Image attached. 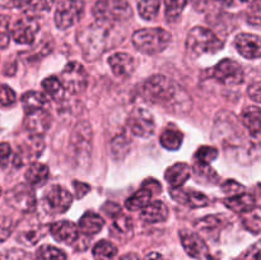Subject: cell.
Returning <instances> with one entry per match:
<instances>
[{
	"instance_id": "6da1fadb",
	"label": "cell",
	"mask_w": 261,
	"mask_h": 260,
	"mask_svg": "<svg viewBox=\"0 0 261 260\" xmlns=\"http://www.w3.org/2000/svg\"><path fill=\"white\" fill-rule=\"evenodd\" d=\"M142 96L150 103L166 107L167 111H188L191 107L189 94L175 82L161 74L152 75L143 83Z\"/></svg>"
},
{
	"instance_id": "7a4b0ae2",
	"label": "cell",
	"mask_w": 261,
	"mask_h": 260,
	"mask_svg": "<svg viewBox=\"0 0 261 260\" xmlns=\"http://www.w3.org/2000/svg\"><path fill=\"white\" fill-rule=\"evenodd\" d=\"M109 27V24L96 22L86 27L79 33L78 42L86 60H96L107 50L110 38Z\"/></svg>"
},
{
	"instance_id": "3957f363",
	"label": "cell",
	"mask_w": 261,
	"mask_h": 260,
	"mask_svg": "<svg viewBox=\"0 0 261 260\" xmlns=\"http://www.w3.org/2000/svg\"><path fill=\"white\" fill-rule=\"evenodd\" d=\"M223 41L213 31L200 25L194 27L186 38V50L194 58L205 54H217L223 48Z\"/></svg>"
},
{
	"instance_id": "277c9868",
	"label": "cell",
	"mask_w": 261,
	"mask_h": 260,
	"mask_svg": "<svg viewBox=\"0 0 261 260\" xmlns=\"http://www.w3.org/2000/svg\"><path fill=\"white\" fill-rule=\"evenodd\" d=\"M171 42V33L163 28H143L135 31L133 43L135 48L145 55H155L167 48Z\"/></svg>"
},
{
	"instance_id": "5b68a950",
	"label": "cell",
	"mask_w": 261,
	"mask_h": 260,
	"mask_svg": "<svg viewBox=\"0 0 261 260\" xmlns=\"http://www.w3.org/2000/svg\"><path fill=\"white\" fill-rule=\"evenodd\" d=\"M92 13L96 22L111 25L132 17V8L126 0H97Z\"/></svg>"
},
{
	"instance_id": "8992f818",
	"label": "cell",
	"mask_w": 261,
	"mask_h": 260,
	"mask_svg": "<svg viewBox=\"0 0 261 260\" xmlns=\"http://www.w3.org/2000/svg\"><path fill=\"white\" fill-rule=\"evenodd\" d=\"M211 78L224 86H239L244 82V69L232 59H223L209 71Z\"/></svg>"
},
{
	"instance_id": "52a82bcc",
	"label": "cell",
	"mask_w": 261,
	"mask_h": 260,
	"mask_svg": "<svg viewBox=\"0 0 261 260\" xmlns=\"http://www.w3.org/2000/svg\"><path fill=\"white\" fill-rule=\"evenodd\" d=\"M60 82L65 91L71 94H78L87 88L88 74L81 63L71 61L63 69Z\"/></svg>"
},
{
	"instance_id": "ba28073f",
	"label": "cell",
	"mask_w": 261,
	"mask_h": 260,
	"mask_svg": "<svg viewBox=\"0 0 261 260\" xmlns=\"http://www.w3.org/2000/svg\"><path fill=\"white\" fill-rule=\"evenodd\" d=\"M5 200L13 209L22 213H31L35 211L37 205L35 191L28 184H19L10 189L7 193Z\"/></svg>"
},
{
	"instance_id": "9c48e42d",
	"label": "cell",
	"mask_w": 261,
	"mask_h": 260,
	"mask_svg": "<svg viewBox=\"0 0 261 260\" xmlns=\"http://www.w3.org/2000/svg\"><path fill=\"white\" fill-rule=\"evenodd\" d=\"M84 4L81 0H63L55 10V24L60 30H68L81 20Z\"/></svg>"
},
{
	"instance_id": "30bf717a",
	"label": "cell",
	"mask_w": 261,
	"mask_h": 260,
	"mask_svg": "<svg viewBox=\"0 0 261 260\" xmlns=\"http://www.w3.org/2000/svg\"><path fill=\"white\" fill-rule=\"evenodd\" d=\"M70 147L75 160H89L92 153V129L88 122H79L71 134Z\"/></svg>"
},
{
	"instance_id": "8fae6325",
	"label": "cell",
	"mask_w": 261,
	"mask_h": 260,
	"mask_svg": "<svg viewBox=\"0 0 261 260\" xmlns=\"http://www.w3.org/2000/svg\"><path fill=\"white\" fill-rule=\"evenodd\" d=\"M73 203V195L61 185H53L43 195V205L53 214H63Z\"/></svg>"
},
{
	"instance_id": "7c38bea8",
	"label": "cell",
	"mask_w": 261,
	"mask_h": 260,
	"mask_svg": "<svg viewBox=\"0 0 261 260\" xmlns=\"http://www.w3.org/2000/svg\"><path fill=\"white\" fill-rule=\"evenodd\" d=\"M38 31H40V23L35 15L25 14L10 28V37L20 45H31L35 42Z\"/></svg>"
},
{
	"instance_id": "4fadbf2b",
	"label": "cell",
	"mask_w": 261,
	"mask_h": 260,
	"mask_svg": "<svg viewBox=\"0 0 261 260\" xmlns=\"http://www.w3.org/2000/svg\"><path fill=\"white\" fill-rule=\"evenodd\" d=\"M129 130L139 138H149L154 134L155 121L152 112L147 109H135L127 120Z\"/></svg>"
},
{
	"instance_id": "5bb4252c",
	"label": "cell",
	"mask_w": 261,
	"mask_h": 260,
	"mask_svg": "<svg viewBox=\"0 0 261 260\" xmlns=\"http://www.w3.org/2000/svg\"><path fill=\"white\" fill-rule=\"evenodd\" d=\"M45 144L41 138V135H31L25 142L22 143L19 147V150L13 155V165L20 167L25 162H35L41 154Z\"/></svg>"
},
{
	"instance_id": "9a60e30c",
	"label": "cell",
	"mask_w": 261,
	"mask_h": 260,
	"mask_svg": "<svg viewBox=\"0 0 261 260\" xmlns=\"http://www.w3.org/2000/svg\"><path fill=\"white\" fill-rule=\"evenodd\" d=\"M178 236H180L184 250L189 256L194 257V259H204V257L209 256V247L205 241L201 239L200 235L193 231H188V229H182L180 231Z\"/></svg>"
},
{
	"instance_id": "2e32d148",
	"label": "cell",
	"mask_w": 261,
	"mask_h": 260,
	"mask_svg": "<svg viewBox=\"0 0 261 260\" xmlns=\"http://www.w3.org/2000/svg\"><path fill=\"white\" fill-rule=\"evenodd\" d=\"M171 196L175 201L190 208H203L209 204V198L205 194L196 191L194 189L185 188H171Z\"/></svg>"
},
{
	"instance_id": "e0dca14e",
	"label": "cell",
	"mask_w": 261,
	"mask_h": 260,
	"mask_svg": "<svg viewBox=\"0 0 261 260\" xmlns=\"http://www.w3.org/2000/svg\"><path fill=\"white\" fill-rule=\"evenodd\" d=\"M53 4L54 0H0V8H18L28 15L48 12Z\"/></svg>"
},
{
	"instance_id": "ac0fdd59",
	"label": "cell",
	"mask_w": 261,
	"mask_h": 260,
	"mask_svg": "<svg viewBox=\"0 0 261 260\" xmlns=\"http://www.w3.org/2000/svg\"><path fill=\"white\" fill-rule=\"evenodd\" d=\"M234 46L240 55L249 60H256L260 58V37L252 33H240L234 38Z\"/></svg>"
},
{
	"instance_id": "d6986e66",
	"label": "cell",
	"mask_w": 261,
	"mask_h": 260,
	"mask_svg": "<svg viewBox=\"0 0 261 260\" xmlns=\"http://www.w3.org/2000/svg\"><path fill=\"white\" fill-rule=\"evenodd\" d=\"M50 233L56 241L71 245L79 239V229L75 223L70 221H59L50 226Z\"/></svg>"
},
{
	"instance_id": "ffe728a7",
	"label": "cell",
	"mask_w": 261,
	"mask_h": 260,
	"mask_svg": "<svg viewBox=\"0 0 261 260\" xmlns=\"http://www.w3.org/2000/svg\"><path fill=\"white\" fill-rule=\"evenodd\" d=\"M109 65L112 73L120 78L130 76L135 70V60L126 53H115L109 58Z\"/></svg>"
},
{
	"instance_id": "44dd1931",
	"label": "cell",
	"mask_w": 261,
	"mask_h": 260,
	"mask_svg": "<svg viewBox=\"0 0 261 260\" xmlns=\"http://www.w3.org/2000/svg\"><path fill=\"white\" fill-rule=\"evenodd\" d=\"M47 228L40 223H23L17 233L18 241L25 246H35L45 237Z\"/></svg>"
},
{
	"instance_id": "7402d4cb",
	"label": "cell",
	"mask_w": 261,
	"mask_h": 260,
	"mask_svg": "<svg viewBox=\"0 0 261 260\" xmlns=\"http://www.w3.org/2000/svg\"><path fill=\"white\" fill-rule=\"evenodd\" d=\"M224 205L234 213L244 214L252 211L256 206V199L252 194L242 191V193L234 194V195L224 199Z\"/></svg>"
},
{
	"instance_id": "603a6c76",
	"label": "cell",
	"mask_w": 261,
	"mask_h": 260,
	"mask_svg": "<svg viewBox=\"0 0 261 260\" xmlns=\"http://www.w3.org/2000/svg\"><path fill=\"white\" fill-rule=\"evenodd\" d=\"M51 115L46 109L38 110V111L27 114L24 125L31 135H41L50 127Z\"/></svg>"
},
{
	"instance_id": "cb8c5ba5",
	"label": "cell",
	"mask_w": 261,
	"mask_h": 260,
	"mask_svg": "<svg viewBox=\"0 0 261 260\" xmlns=\"http://www.w3.org/2000/svg\"><path fill=\"white\" fill-rule=\"evenodd\" d=\"M168 218V208L163 201L153 200L140 211V219L147 223H160Z\"/></svg>"
},
{
	"instance_id": "d4e9b609",
	"label": "cell",
	"mask_w": 261,
	"mask_h": 260,
	"mask_svg": "<svg viewBox=\"0 0 261 260\" xmlns=\"http://www.w3.org/2000/svg\"><path fill=\"white\" fill-rule=\"evenodd\" d=\"M191 175V167L185 162H177L168 167L165 172V178L171 188H181Z\"/></svg>"
},
{
	"instance_id": "484cf974",
	"label": "cell",
	"mask_w": 261,
	"mask_h": 260,
	"mask_svg": "<svg viewBox=\"0 0 261 260\" xmlns=\"http://www.w3.org/2000/svg\"><path fill=\"white\" fill-rule=\"evenodd\" d=\"M242 126L249 130L251 139L259 140L260 138V109L259 106L247 107L241 115Z\"/></svg>"
},
{
	"instance_id": "4316f807",
	"label": "cell",
	"mask_w": 261,
	"mask_h": 260,
	"mask_svg": "<svg viewBox=\"0 0 261 260\" xmlns=\"http://www.w3.org/2000/svg\"><path fill=\"white\" fill-rule=\"evenodd\" d=\"M103 226L105 221L99 214L94 213V212H87L79 219L78 229L81 232H83L84 235H87V236H93V235L101 232Z\"/></svg>"
},
{
	"instance_id": "83f0119b",
	"label": "cell",
	"mask_w": 261,
	"mask_h": 260,
	"mask_svg": "<svg viewBox=\"0 0 261 260\" xmlns=\"http://www.w3.org/2000/svg\"><path fill=\"white\" fill-rule=\"evenodd\" d=\"M48 176H50V171L47 166L40 162H33L25 171L24 177L28 185L42 186L47 183Z\"/></svg>"
},
{
	"instance_id": "f1b7e54d",
	"label": "cell",
	"mask_w": 261,
	"mask_h": 260,
	"mask_svg": "<svg viewBox=\"0 0 261 260\" xmlns=\"http://www.w3.org/2000/svg\"><path fill=\"white\" fill-rule=\"evenodd\" d=\"M48 105L47 97L41 92L30 91L22 96V106L25 114H32L38 110L46 109Z\"/></svg>"
},
{
	"instance_id": "f546056e",
	"label": "cell",
	"mask_w": 261,
	"mask_h": 260,
	"mask_svg": "<svg viewBox=\"0 0 261 260\" xmlns=\"http://www.w3.org/2000/svg\"><path fill=\"white\" fill-rule=\"evenodd\" d=\"M152 195L153 191L149 188H147L145 185H143V188L140 190H138L137 193L133 194L130 198L126 199L125 201V206L126 209H129L130 212H137L142 211L144 206H147L148 204L152 201Z\"/></svg>"
},
{
	"instance_id": "4dcf8cb0",
	"label": "cell",
	"mask_w": 261,
	"mask_h": 260,
	"mask_svg": "<svg viewBox=\"0 0 261 260\" xmlns=\"http://www.w3.org/2000/svg\"><path fill=\"white\" fill-rule=\"evenodd\" d=\"M182 132L180 129H177V127L172 126V125L166 127L160 137V142L162 144V147L168 150H177L182 145Z\"/></svg>"
},
{
	"instance_id": "1f68e13d",
	"label": "cell",
	"mask_w": 261,
	"mask_h": 260,
	"mask_svg": "<svg viewBox=\"0 0 261 260\" xmlns=\"http://www.w3.org/2000/svg\"><path fill=\"white\" fill-rule=\"evenodd\" d=\"M42 88L45 91V93L50 97L51 99H55V101H60L64 98V94H65V89H64L63 84H61L60 79L56 78V76L51 75L47 76L42 81Z\"/></svg>"
},
{
	"instance_id": "d6a6232c",
	"label": "cell",
	"mask_w": 261,
	"mask_h": 260,
	"mask_svg": "<svg viewBox=\"0 0 261 260\" xmlns=\"http://www.w3.org/2000/svg\"><path fill=\"white\" fill-rule=\"evenodd\" d=\"M92 254L96 260H112L117 255V247L109 240H101L93 246Z\"/></svg>"
},
{
	"instance_id": "836d02e7",
	"label": "cell",
	"mask_w": 261,
	"mask_h": 260,
	"mask_svg": "<svg viewBox=\"0 0 261 260\" xmlns=\"http://www.w3.org/2000/svg\"><path fill=\"white\" fill-rule=\"evenodd\" d=\"M137 7L143 19L152 20L160 12L161 0H137Z\"/></svg>"
},
{
	"instance_id": "e575fe53",
	"label": "cell",
	"mask_w": 261,
	"mask_h": 260,
	"mask_svg": "<svg viewBox=\"0 0 261 260\" xmlns=\"http://www.w3.org/2000/svg\"><path fill=\"white\" fill-rule=\"evenodd\" d=\"M189 0H165V15L167 22H176L182 14Z\"/></svg>"
},
{
	"instance_id": "d590c367",
	"label": "cell",
	"mask_w": 261,
	"mask_h": 260,
	"mask_svg": "<svg viewBox=\"0 0 261 260\" xmlns=\"http://www.w3.org/2000/svg\"><path fill=\"white\" fill-rule=\"evenodd\" d=\"M37 260H66V255L63 250L53 245H42L36 252Z\"/></svg>"
},
{
	"instance_id": "8d00e7d4",
	"label": "cell",
	"mask_w": 261,
	"mask_h": 260,
	"mask_svg": "<svg viewBox=\"0 0 261 260\" xmlns=\"http://www.w3.org/2000/svg\"><path fill=\"white\" fill-rule=\"evenodd\" d=\"M218 157V150L217 148L211 145H203L199 148L195 153V163L201 166H208Z\"/></svg>"
},
{
	"instance_id": "74e56055",
	"label": "cell",
	"mask_w": 261,
	"mask_h": 260,
	"mask_svg": "<svg viewBox=\"0 0 261 260\" xmlns=\"http://www.w3.org/2000/svg\"><path fill=\"white\" fill-rule=\"evenodd\" d=\"M242 222H244V226L246 227L249 231H251L254 235H259L260 227H261L259 208H257V206H255L252 211L247 212V213H244Z\"/></svg>"
},
{
	"instance_id": "f35d334b",
	"label": "cell",
	"mask_w": 261,
	"mask_h": 260,
	"mask_svg": "<svg viewBox=\"0 0 261 260\" xmlns=\"http://www.w3.org/2000/svg\"><path fill=\"white\" fill-rule=\"evenodd\" d=\"M114 229L119 235H132L133 232V221L125 214L119 213L114 217Z\"/></svg>"
},
{
	"instance_id": "ab89813d",
	"label": "cell",
	"mask_w": 261,
	"mask_h": 260,
	"mask_svg": "<svg viewBox=\"0 0 261 260\" xmlns=\"http://www.w3.org/2000/svg\"><path fill=\"white\" fill-rule=\"evenodd\" d=\"M129 150V143H127V138L125 137H117L112 140L111 143V153L115 158H121Z\"/></svg>"
},
{
	"instance_id": "60d3db41",
	"label": "cell",
	"mask_w": 261,
	"mask_h": 260,
	"mask_svg": "<svg viewBox=\"0 0 261 260\" xmlns=\"http://www.w3.org/2000/svg\"><path fill=\"white\" fill-rule=\"evenodd\" d=\"M17 101V94L7 84H0V106L10 107Z\"/></svg>"
},
{
	"instance_id": "b9f144b4",
	"label": "cell",
	"mask_w": 261,
	"mask_h": 260,
	"mask_svg": "<svg viewBox=\"0 0 261 260\" xmlns=\"http://www.w3.org/2000/svg\"><path fill=\"white\" fill-rule=\"evenodd\" d=\"M194 173H195L196 178L200 181H209V183H212V181H214L217 178V173L214 172L213 168H211V165L201 166L195 163V166H194Z\"/></svg>"
},
{
	"instance_id": "7bdbcfd3",
	"label": "cell",
	"mask_w": 261,
	"mask_h": 260,
	"mask_svg": "<svg viewBox=\"0 0 261 260\" xmlns=\"http://www.w3.org/2000/svg\"><path fill=\"white\" fill-rule=\"evenodd\" d=\"M221 222L222 221L221 218H219V216H206L204 217L203 219H200V221H198V223H196L195 226L196 228L200 229V231L209 232L221 226Z\"/></svg>"
},
{
	"instance_id": "ee69618b",
	"label": "cell",
	"mask_w": 261,
	"mask_h": 260,
	"mask_svg": "<svg viewBox=\"0 0 261 260\" xmlns=\"http://www.w3.org/2000/svg\"><path fill=\"white\" fill-rule=\"evenodd\" d=\"M10 41L9 18L0 15V48H5Z\"/></svg>"
},
{
	"instance_id": "f6af8a7d",
	"label": "cell",
	"mask_w": 261,
	"mask_h": 260,
	"mask_svg": "<svg viewBox=\"0 0 261 260\" xmlns=\"http://www.w3.org/2000/svg\"><path fill=\"white\" fill-rule=\"evenodd\" d=\"M13 228H14L13 219L7 214L0 213V242L5 241L10 236Z\"/></svg>"
},
{
	"instance_id": "bcb514c9",
	"label": "cell",
	"mask_w": 261,
	"mask_h": 260,
	"mask_svg": "<svg viewBox=\"0 0 261 260\" xmlns=\"http://www.w3.org/2000/svg\"><path fill=\"white\" fill-rule=\"evenodd\" d=\"M13 160V150L8 143H0V168H5Z\"/></svg>"
},
{
	"instance_id": "7dc6e473",
	"label": "cell",
	"mask_w": 261,
	"mask_h": 260,
	"mask_svg": "<svg viewBox=\"0 0 261 260\" xmlns=\"http://www.w3.org/2000/svg\"><path fill=\"white\" fill-rule=\"evenodd\" d=\"M247 20L251 25L260 27V0L251 3V9L247 13Z\"/></svg>"
},
{
	"instance_id": "c3c4849f",
	"label": "cell",
	"mask_w": 261,
	"mask_h": 260,
	"mask_svg": "<svg viewBox=\"0 0 261 260\" xmlns=\"http://www.w3.org/2000/svg\"><path fill=\"white\" fill-rule=\"evenodd\" d=\"M2 260H32L30 255L27 252H24L23 250H17L12 249L8 250L7 252H4Z\"/></svg>"
},
{
	"instance_id": "681fc988",
	"label": "cell",
	"mask_w": 261,
	"mask_h": 260,
	"mask_svg": "<svg viewBox=\"0 0 261 260\" xmlns=\"http://www.w3.org/2000/svg\"><path fill=\"white\" fill-rule=\"evenodd\" d=\"M222 189H223V191L226 194H231V195H234V194H239V193H242V191L245 190L244 186L241 185V184H239L237 181L234 180H227L226 183L222 185Z\"/></svg>"
},
{
	"instance_id": "f907efd6",
	"label": "cell",
	"mask_w": 261,
	"mask_h": 260,
	"mask_svg": "<svg viewBox=\"0 0 261 260\" xmlns=\"http://www.w3.org/2000/svg\"><path fill=\"white\" fill-rule=\"evenodd\" d=\"M74 185V189H75V196L78 199H82L84 195H87V194L89 193V190H91V186L88 185V184H84L82 183V181H74L73 183Z\"/></svg>"
},
{
	"instance_id": "816d5d0a",
	"label": "cell",
	"mask_w": 261,
	"mask_h": 260,
	"mask_svg": "<svg viewBox=\"0 0 261 260\" xmlns=\"http://www.w3.org/2000/svg\"><path fill=\"white\" fill-rule=\"evenodd\" d=\"M260 91H261V86L259 81H256L255 83H252L251 86L249 87V96L251 97V99H254L256 103H259L260 102Z\"/></svg>"
},
{
	"instance_id": "f5cc1de1",
	"label": "cell",
	"mask_w": 261,
	"mask_h": 260,
	"mask_svg": "<svg viewBox=\"0 0 261 260\" xmlns=\"http://www.w3.org/2000/svg\"><path fill=\"white\" fill-rule=\"evenodd\" d=\"M103 211L106 212L107 216H111L112 218H114V217H116L119 213H121V212H120V211H121L120 205H117V204L112 203V201H107V203L105 204V205H103Z\"/></svg>"
},
{
	"instance_id": "db71d44e",
	"label": "cell",
	"mask_w": 261,
	"mask_h": 260,
	"mask_svg": "<svg viewBox=\"0 0 261 260\" xmlns=\"http://www.w3.org/2000/svg\"><path fill=\"white\" fill-rule=\"evenodd\" d=\"M244 260H260V247H259V242L254 245L249 251L246 252L245 255Z\"/></svg>"
},
{
	"instance_id": "11a10c76",
	"label": "cell",
	"mask_w": 261,
	"mask_h": 260,
	"mask_svg": "<svg viewBox=\"0 0 261 260\" xmlns=\"http://www.w3.org/2000/svg\"><path fill=\"white\" fill-rule=\"evenodd\" d=\"M145 260H167V259H166L162 254H160V252L153 251V252H149V254L145 256Z\"/></svg>"
},
{
	"instance_id": "9f6ffc18",
	"label": "cell",
	"mask_w": 261,
	"mask_h": 260,
	"mask_svg": "<svg viewBox=\"0 0 261 260\" xmlns=\"http://www.w3.org/2000/svg\"><path fill=\"white\" fill-rule=\"evenodd\" d=\"M119 260H140V257L135 252H127V254L121 255Z\"/></svg>"
},
{
	"instance_id": "6f0895ef",
	"label": "cell",
	"mask_w": 261,
	"mask_h": 260,
	"mask_svg": "<svg viewBox=\"0 0 261 260\" xmlns=\"http://www.w3.org/2000/svg\"><path fill=\"white\" fill-rule=\"evenodd\" d=\"M240 2H242V3H254L255 0H240Z\"/></svg>"
},
{
	"instance_id": "680465c9",
	"label": "cell",
	"mask_w": 261,
	"mask_h": 260,
	"mask_svg": "<svg viewBox=\"0 0 261 260\" xmlns=\"http://www.w3.org/2000/svg\"><path fill=\"white\" fill-rule=\"evenodd\" d=\"M2 194H3V189H2V186H0V196H2Z\"/></svg>"
}]
</instances>
